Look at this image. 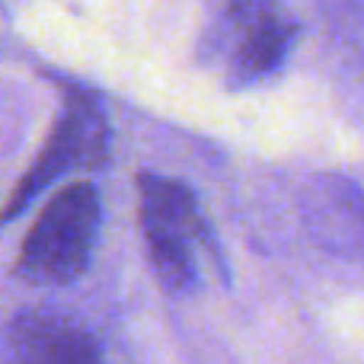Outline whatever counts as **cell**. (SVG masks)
<instances>
[{
	"label": "cell",
	"mask_w": 364,
	"mask_h": 364,
	"mask_svg": "<svg viewBox=\"0 0 364 364\" xmlns=\"http://www.w3.org/2000/svg\"><path fill=\"white\" fill-rule=\"evenodd\" d=\"M138 214L144 230L151 269L160 288L173 297H186L198 288V250L211 243L208 224L198 211L192 188L176 179L141 173L138 176Z\"/></svg>",
	"instance_id": "7a4b0ae2"
},
{
	"label": "cell",
	"mask_w": 364,
	"mask_h": 364,
	"mask_svg": "<svg viewBox=\"0 0 364 364\" xmlns=\"http://www.w3.org/2000/svg\"><path fill=\"white\" fill-rule=\"evenodd\" d=\"M106 157H109V125L100 102L87 90L68 87L64 90L61 115H58L48 141H45L38 157L32 160L26 176L16 182V188L6 198L4 208L6 220L16 218L55 179L68 176L74 170H96V166L106 164Z\"/></svg>",
	"instance_id": "277c9868"
},
{
	"label": "cell",
	"mask_w": 364,
	"mask_h": 364,
	"mask_svg": "<svg viewBox=\"0 0 364 364\" xmlns=\"http://www.w3.org/2000/svg\"><path fill=\"white\" fill-rule=\"evenodd\" d=\"M100 195L93 182H70L32 220L16 256V275L38 288H61L87 272L100 237Z\"/></svg>",
	"instance_id": "6da1fadb"
},
{
	"label": "cell",
	"mask_w": 364,
	"mask_h": 364,
	"mask_svg": "<svg viewBox=\"0 0 364 364\" xmlns=\"http://www.w3.org/2000/svg\"><path fill=\"white\" fill-rule=\"evenodd\" d=\"M10 364H106L102 348L77 320L51 310H26L6 326Z\"/></svg>",
	"instance_id": "8992f818"
},
{
	"label": "cell",
	"mask_w": 364,
	"mask_h": 364,
	"mask_svg": "<svg viewBox=\"0 0 364 364\" xmlns=\"http://www.w3.org/2000/svg\"><path fill=\"white\" fill-rule=\"evenodd\" d=\"M301 26L282 0H224L208 29V58L224 68L227 83L246 87L272 77L294 48Z\"/></svg>",
	"instance_id": "3957f363"
},
{
	"label": "cell",
	"mask_w": 364,
	"mask_h": 364,
	"mask_svg": "<svg viewBox=\"0 0 364 364\" xmlns=\"http://www.w3.org/2000/svg\"><path fill=\"white\" fill-rule=\"evenodd\" d=\"M307 233L326 252L364 262V188L339 173H316L301 192Z\"/></svg>",
	"instance_id": "5b68a950"
}]
</instances>
